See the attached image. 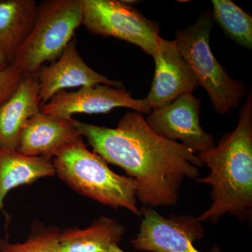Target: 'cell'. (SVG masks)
Listing matches in <instances>:
<instances>
[{"mask_svg": "<svg viewBox=\"0 0 252 252\" xmlns=\"http://www.w3.org/2000/svg\"><path fill=\"white\" fill-rule=\"evenodd\" d=\"M124 228L117 220L100 217L87 228H69L60 235V252H106L122 240Z\"/></svg>", "mask_w": 252, "mask_h": 252, "instance_id": "16", "label": "cell"}, {"mask_svg": "<svg viewBox=\"0 0 252 252\" xmlns=\"http://www.w3.org/2000/svg\"><path fill=\"white\" fill-rule=\"evenodd\" d=\"M210 169L198 183L212 187V204L197 217L216 223L228 213L240 219L251 216L252 207V94L239 113L234 130L225 134L213 149L198 154Z\"/></svg>", "mask_w": 252, "mask_h": 252, "instance_id": "2", "label": "cell"}, {"mask_svg": "<svg viewBox=\"0 0 252 252\" xmlns=\"http://www.w3.org/2000/svg\"><path fill=\"white\" fill-rule=\"evenodd\" d=\"M117 107L142 114L152 112L145 99L133 98L125 89L104 84L83 86L74 92L61 91L41 106V111L60 119H70L76 114H106Z\"/></svg>", "mask_w": 252, "mask_h": 252, "instance_id": "8", "label": "cell"}, {"mask_svg": "<svg viewBox=\"0 0 252 252\" xmlns=\"http://www.w3.org/2000/svg\"><path fill=\"white\" fill-rule=\"evenodd\" d=\"M52 161L56 175L77 193L107 206L142 215L135 180L113 172L103 158L87 149L81 136L60 149Z\"/></svg>", "mask_w": 252, "mask_h": 252, "instance_id": "3", "label": "cell"}, {"mask_svg": "<svg viewBox=\"0 0 252 252\" xmlns=\"http://www.w3.org/2000/svg\"><path fill=\"white\" fill-rule=\"evenodd\" d=\"M152 57L155 62V73L145 98L152 110L161 108L182 94L193 93L200 86L175 40H166L159 36Z\"/></svg>", "mask_w": 252, "mask_h": 252, "instance_id": "10", "label": "cell"}, {"mask_svg": "<svg viewBox=\"0 0 252 252\" xmlns=\"http://www.w3.org/2000/svg\"><path fill=\"white\" fill-rule=\"evenodd\" d=\"M212 18L225 35L237 44L252 49V17L230 0H213Z\"/></svg>", "mask_w": 252, "mask_h": 252, "instance_id": "17", "label": "cell"}, {"mask_svg": "<svg viewBox=\"0 0 252 252\" xmlns=\"http://www.w3.org/2000/svg\"><path fill=\"white\" fill-rule=\"evenodd\" d=\"M9 65H11V64H10L9 63L4 59V58L0 54V72L6 69Z\"/></svg>", "mask_w": 252, "mask_h": 252, "instance_id": "20", "label": "cell"}, {"mask_svg": "<svg viewBox=\"0 0 252 252\" xmlns=\"http://www.w3.org/2000/svg\"><path fill=\"white\" fill-rule=\"evenodd\" d=\"M212 11L207 10L193 26L176 32V44L200 86L206 90L215 110L225 114L238 107L246 93L242 81L230 77L212 53L210 38Z\"/></svg>", "mask_w": 252, "mask_h": 252, "instance_id": "4", "label": "cell"}, {"mask_svg": "<svg viewBox=\"0 0 252 252\" xmlns=\"http://www.w3.org/2000/svg\"><path fill=\"white\" fill-rule=\"evenodd\" d=\"M141 213L143 220L140 231L132 240L136 250L152 252H201L193 244L204 235L201 223L196 218L182 216L167 219L152 208L145 207Z\"/></svg>", "mask_w": 252, "mask_h": 252, "instance_id": "9", "label": "cell"}, {"mask_svg": "<svg viewBox=\"0 0 252 252\" xmlns=\"http://www.w3.org/2000/svg\"><path fill=\"white\" fill-rule=\"evenodd\" d=\"M81 137L70 119H63L39 112L31 117L23 127L18 152L29 157H45L53 159L67 144Z\"/></svg>", "mask_w": 252, "mask_h": 252, "instance_id": "12", "label": "cell"}, {"mask_svg": "<svg viewBox=\"0 0 252 252\" xmlns=\"http://www.w3.org/2000/svg\"><path fill=\"white\" fill-rule=\"evenodd\" d=\"M73 122L94 153L135 180L136 196L144 207L176 205L185 179L199 178L198 168L204 165L198 154L157 135L141 113H126L116 128Z\"/></svg>", "mask_w": 252, "mask_h": 252, "instance_id": "1", "label": "cell"}, {"mask_svg": "<svg viewBox=\"0 0 252 252\" xmlns=\"http://www.w3.org/2000/svg\"><path fill=\"white\" fill-rule=\"evenodd\" d=\"M24 76L14 64L0 72V105L14 94Z\"/></svg>", "mask_w": 252, "mask_h": 252, "instance_id": "19", "label": "cell"}, {"mask_svg": "<svg viewBox=\"0 0 252 252\" xmlns=\"http://www.w3.org/2000/svg\"><path fill=\"white\" fill-rule=\"evenodd\" d=\"M82 23L81 0L41 3L33 27L18 49L14 64L25 75H33L45 63L59 59Z\"/></svg>", "mask_w": 252, "mask_h": 252, "instance_id": "5", "label": "cell"}, {"mask_svg": "<svg viewBox=\"0 0 252 252\" xmlns=\"http://www.w3.org/2000/svg\"><path fill=\"white\" fill-rule=\"evenodd\" d=\"M106 252H125L123 251L122 249L118 246V245H113L109 248V250Z\"/></svg>", "mask_w": 252, "mask_h": 252, "instance_id": "21", "label": "cell"}, {"mask_svg": "<svg viewBox=\"0 0 252 252\" xmlns=\"http://www.w3.org/2000/svg\"><path fill=\"white\" fill-rule=\"evenodd\" d=\"M38 5L34 0L0 1V54L10 64L31 32Z\"/></svg>", "mask_w": 252, "mask_h": 252, "instance_id": "14", "label": "cell"}, {"mask_svg": "<svg viewBox=\"0 0 252 252\" xmlns=\"http://www.w3.org/2000/svg\"><path fill=\"white\" fill-rule=\"evenodd\" d=\"M83 23L94 34L111 36L138 46L153 56L160 26L133 6L117 0H81Z\"/></svg>", "mask_w": 252, "mask_h": 252, "instance_id": "6", "label": "cell"}, {"mask_svg": "<svg viewBox=\"0 0 252 252\" xmlns=\"http://www.w3.org/2000/svg\"><path fill=\"white\" fill-rule=\"evenodd\" d=\"M200 101L189 93L152 110L146 122L157 135L174 142L181 141L187 148L200 154L211 150L216 144L200 125Z\"/></svg>", "mask_w": 252, "mask_h": 252, "instance_id": "7", "label": "cell"}, {"mask_svg": "<svg viewBox=\"0 0 252 252\" xmlns=\"http://www.w3.org/2000/svg\"><path fill=\"white\" fill-rule=\"evenodd\" d=\"M61 230L56 226H46L34 221L24 243H11L7 239L0 240V252H60Z\"/></svg>", "mask_w": 252, "mask_h": 252, "instance_id": "18", "label": "cell"}, {"mask_svg": "<svg viewBox=\"0 0 252 252\" xmlns=\"http://www.w3.org/2000/svg\"><path fill=\"white\" fill-rule=\"evenodd\" d=\"M39 85L41 106L61 91L72 88H81L104 84L124 89L122 81L111 80L89 67L81 57L73 39L59 59L49 66L44 65L33 74Z\"/></svg>", "mask_w": 252, "mask_h": 252, "instance_id": "11", "label": "cell"}, {"mask_svg": "<svg viewBox=\"0 0 252 252\" xmlns=\"http://www.w3.org/2000/svg\"><path fill=\"white\" fill-rule=\"evenodd\" d=\"M39 85L34 75H25L17 89L0 105V149L17 151L26 122L41 112Z\"/></svg>", "mask_w": 252, "mask_h": 252, "instance_id": "13", "label": "cell"}, {"mask_svg": "<svg viewBox=\"0 0 252 252\" xmlns=\"http://www.w3.org/2000/svg\"><path fill=\"white\" fill-rule=\"evenodd\" d=\"M55 175L51 158L29 157L18 151L0 149V211L10 190Z\"/></svg>", "mask_w": 252, "mask_h": 252, "instance_id": "15", "label": "cell"}]
</instances>
